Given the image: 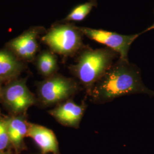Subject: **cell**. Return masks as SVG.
<instances>
[{"instance_id":"obj_17","label":"cell","mask_w":154,"mask_h":154,"mask_svg":"<svg viewBox=\"0 0 154 154\" xmlns=\"http://www.w3.org/2000/svg\"><path fill=\"white\" fill-rule=\"evenodd\" d=\"M4 82V81H3L2 80L0 79V95H1V90H2V82Z\"/></svg>"},{"instance_id":"obj_2","label":"cell","mask_w":154,"mask_h":154,"mask_svg":"<svg viewBox=\"0 0 154 154\" xmlns=\"http://www.w3.org/2000/svg\"><path fill=\"white\" fill-rule=\"evenodd\" d=\"M116 54L109 48L87 50L81 53L71 70L87 93L112 65Z\"/></svg>"},{"instance_id":"obj_4","label":"cell","mask_w":154,"mask_h":154,"mask_svg":"<svg viewBox=\"0 0 154 154\" xmlns=\"http://www.w3.org/2000/svg\"><path fill=\"white\" fill-rule=\"evenodd\" d=\"M80 29L70 25H61L51 28L42 38L53 52L63 56L75 54L82 46Z\"/></svg>"},{"instance_id":"obj_16","label":"cell","mask_w":154,"mask_h":154,"mask_svg":"<svg viewBox=\"0 0 154 154\" xmlns=\"http://www.w3.org/2000/svg\"><path fill=\"white\" fill-rule=\"evenodd\" d=\"M0 154H13L11 151H0Z\"/></svg>"},{"instance_id":"obj_11","label":"cell","mask_w":154,"mask_h":154,"mask_svg":"<svg viewBox=\"0 0 154 154\" xmlns=\"http://www.w3.org/2000/svg\"><path fill=\"white\" fill-rule=\"evenodd\" d=\"M23 69V63L11 50H0V79L3 81L13 80Z\"/></svg>"},{"instance_id":"obj_7","label":"cell","mask_w":154,"mask_h":154,"mask_svg":"<svg viewBox=\"0 0 154 154\" xmlns=\"http://www.w3.org/2000/svg\"><path fill=\"white\" fill-rule=\"evenodd\" d=\"M86 108L87 105L84 101L78 104L69 99L50 110L49 113L62 125L78 128Z\"/></svg>"},{"instance_id":"obj_12","label":"cell","mask_w":154,"mask_h":154,"mask_svg":"<svg viewBox=\"0 0 154 154\" xmlns=\"http://www.w3.org/2000/svg\"><path fill=\"white\" fill-rule=\"evenodd\" d=\"M37 65L39 73L46 78L54 75L58 70L56 56L49 51H44L39 55Z\"/></svg>"},{"instance_id":"obj_14","label":"cell","mask_w":154,"mask_h":154,"mask_svg":"<svg viewBox=\"0 0 154 154\" xmlns=\"http://www.w3.org/2000/svg\"><path fill=\"white\" fill-rule=\"evenodd\" d=\"M11 148L6 119L0 117V151H11Z\"/></svg>"},{"instance_id":"obj_1","label":"cell","mask_w":154,"mask_h":154,"mask_svg":"<svg viewBox=\"0 0 154 154\" xmlns=\"http://www.w3.org/2000/svg\"><path fill=\"white\" fill-rule=\"evenodd\" d=\"M95 103L102 104L114 99L136 94L154 97V91L143 83L140 72L128 61L119 60L87 93Z\"/></svg>"},{"instance_id":"obj_5","label":"cell","mask_w":154,"mask_h":154,"mask_svg":"<svg viewBox=\"0 0 154 154\" xmlns=\"http://www.w3.org/2000/svg\"><path fill=\"white\" fill-rule=\"evenodd\" d=\"M0 100L14 115L25 114L28 109L36 103L34 95L26 85V79H14L2 87Z\"/></svg>"},{"instance_id":"obj_6","label":"cell","mask_w":154,"mask_h":154,"mask_svg":"<svg viewBox=\"0 0 154 154\" xmlns=\"http://www.w3.org/2000/svg\"><path fill=\"white\" fill-rule=\"evenodd\" d=\"M83 34L93 41L105 45L120 56V59L128 61V54L133 42L142 33L132 35H122L102 29L80 28Z\"/></svg>"},{"instance_id":"obj_10","label":"cell","mask_w":154,"mask_h":154,"mask_svg":"<svg viewBox=\"0 0 154 154\" xmlns=\"http://www.w3.org/2000/svg\"><path fill=\"white\" fill-rule=\"evenodd\" d=\"M28 137L33 139L42 154H60L58 142L54 132L49 128L29 123Z\"/></svg>"},{"instance_id":"obj_15","label":"cell","mask_w":154,"mask_h":154,"mask_svg":"<svg viewBox=\"0 0 154 154\" xmlns=\"http://www.w3.org/2000/svg\"><path fill=\"white\" fill-rule=\"evenodd\" d=\"M154 29V23L152 25H151L149 27L147 28V29H146L144 31V32H149V31H150V30H153Z\"/></svg>"},{"instance_id":"obj_13","label":"cell","mask_w":154,"mask_h":154,"mask_svg":"<svg viewBox=\"0 0 154 154\" xmlns=\"http://www.w3.org/2000/svg\"><path fill=\"white\" fill-rule=\"evenodd\" d=\"M94 5L93 2H88L77 6L66 17L65 20L68 21H81L90 13Z\"/></svg>"},{"instance_id":"obj_3","label":"cell","mask_w":154,"mask_h":154,"mask_svg":"<svg viewBox=\"0 0 154 154\" xmlns=\"http://www.w3.org/2000/svg\"><path fill=\"white\" fill-rule=\"evenodd\" d=\"M79 88V84L74 79L55 74L39 83V100L46 107L59 105L70 99Z\"/></svg>"},{"instance_id":"obj_8","label":"cell","mask_w":154,"mask_h":154,"mask_svg":"<svg viewBox=\"0 0 154 154\" xmlns=\"http://www.w3.org/2000/svg\"><path fill=\"white\" fill-rule=\"evenodd\" d=\"M40 32L39 28H31L9 42L7 45L8 49L20 60H33L38 49L37 38Z\"/></svg>"},{"instance_id":"obj_9","label":"cell","mask_w":154,"mask_h":154,"mask_svg":"<svg viewBox=\"0 0 154 154\" xmlns=\"http://www.w3.org/2000/svg\"><path fill=\"white\" fill-rule=\"evenodd\" d=\"M5 119L12 148L15 154H19L26 149L24 139L28 137L29 123L25 114L14 115Z\"/></svg>"}]
</instances>
